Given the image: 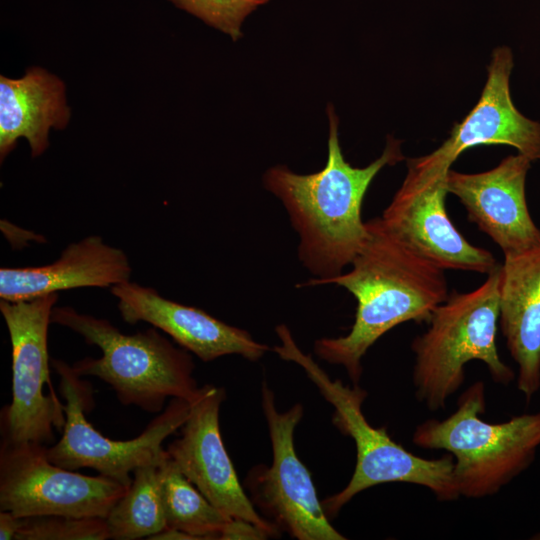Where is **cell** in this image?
Returning a JSON list of instances; mask_svg holds the SVG:
<instances>
[{"label": "cell", "mask_w": 540, "mask_h": 540, "mask_svg": "<svg viewBox=\"0 0 540 540\" xmlns=\"http://www.w3.org/2000/svg\"><path fill=\"white\" fill-rule=\"evenodd\" d=\"M366 226L368 238L349 272L302 284H336L355 297V320L348 334L314 344L318 357L342 365L353 384L362 376L363 356L381 336L404 322L428 323L449 296L444 269L390 231L380 217Z\"/></svg>", "instance_id": "6da1fadb"}, {"label": "cell", "mask_w": 540, "mask_h": 540, "mask_svg": "<svg viewBox=\"0 0 540 540\" xmlns=\"http://www.w3.org/2000/svg\"><path fill=\"white\" fill-rule=\"evenodd\" d=\"M328 159L312 174H297L287 166L269 168L265 188L279 198L300 239L298 255L316 279L341 274L365 244L369 232L361 218L364 196L378 172L404 159L400 141L388 137L381 156L359 168L348 163L338 138V118L331 104Z\"/></svg>", "instance_id": "7a4b0ae2"}, {"label": "cell", "mask_w": 540, "mask_h": 540, "mask_svg": "<svg viewBox=\"0 0 540 540\" xmlns=\"http://www.w3.org/2000/svg\"><path fill=\"white\" fill-rule=\"evenodd\" d=\"M281 345L274 347L280 358L299 365L334 408L333 424L351 437L356 447V464L348 484L338 493L321 501L328 518L360 492L393 482L410 483L429 489L439 501L460 497L454 479V458L449 453L426 459L415 455L395 442L386 427H373L362 411L367 392L358 384L332 380L317 362L300 350L286 325L276 327Z\"/></svg>", "instance_id": "3957f363"}, {"label": "cell", "mask_w": 540, "mask_h": 540, "mask_svg": "<svg viewBox=\"0 0 540 540\" xmlns=\"http://www.w3.org/2000/svg\"><path fill=\"white\" fill-rule=\"evenodd\" d=\"M51 323L69 328L100 348L101 357L83 358L72 369L80 377L94 376L107 383L125 406L160 413L167 399L192 401L199 391L191 355L155 327L124 334L110 321L69 306H54Z\"/></svg>", "instance_id": "277c9868"}, {"label": "cell", "mask_w": 540, "mask_h": 540, "mask_svg": "<svg viewBox=\"0 0 540 540\" xmlns=\"http://www.w3.org/2000/svg\"><path fill=\"white\" fill-rule=\"evenodd\" d=\"M500 274L498 265L476 289L449 294L434 310L427 330L414 338L413 386L428 410L446 407L464 383L470 361H482L497 384L507 386L515 379L496 344Z\"/></svg>", "instance_id": "5b68a950"}, {"label": "cell", "mask_w": 540, "mask_h": 540, "mask_svg": "<svg viewBox=\"0 0 540 540\" xmlns=\"http://www.w3.org/2000/svg\"><path fill=\"white\" fill-rule=\"evenodd\" d=\"M485 410V385L477 381L459 396L452 414L422 422L412 436L418 447L453 456L457 490L466 498L499 492L531 466L540 447V412L492 423L482 419Z\"/></svg>", "instance_id": "8992f818"}, {"label": "cell", "mask_w": 540, "mask_h": 540, "mask_svg": "<svg viewBox=\"0 0 540 540\" xmlns=\"http://www.w3.org/2000/svg\"><path fill=\"white\" fill-rule=\"evenodd\" d=\"M51 365L60 376L59 390L64 403L65 424L60 440L45 447L47 458L69 470L91 468L126 486L133 471L158 459L162 443L184 425L190 413V401L172 398L137 437L112 440L97 431L85 417L92 408V388L80 379L72 366L53 359Z\"/></svg>", "instance_id": "52a82bcc"}, {"label": "cell", "mask_w": 540, "mask_h": 540, "mask_svg": "<svg viewBox=\"0 0 540 540\" xmlns=\"http://www.w3.org/2000/svg\"><path fill=\"white\" fill-rule=\"evenodd\" d=\"M58 297L56 292L0 301L12 347V400L1 410L0 427L1 438L12 442L47 446L55 438L54 430L65 424L64 403L56 394L44 393L45 384L51 387L47 336Z\"/></svg>", "instance_id": "ba28073f"}, {"label": "cell", "mask_w": 540, "mask_h": 540, "mask_svg": "<svg viewBox=\"0 0 540 540\" xmlns=\"http://www.w3.org/2000/svg\"><path fill=\"white\" fill-rule=\"evenodd\" d=\"M45 447L1 438L0 511L20 518H106L129 486L101 474L87 476L60 467L47 458Z\"/></svg>", "instance_id": "9c48e42d"}, {"label": "cell", "mask_w": 540, "mask_h": 540, "mask_svg": "<svg viewBox=\"0 0 540 540\" xmlns=\"http://www.w3.org/2000/svg\"><path fill=\"white\" fill-rule=\"evenodd\" d=\"M262 408L272 444L271 466H255L248 474L251 501L280 531L298 540H344L329 522L319 501L310 471L299 459L294 431L303 417V406L277 410L274 394L262 384Z\"/></svg>", "instance_id": "30bf717a"}, {"label": "cell", "mask_w": 540, "mask_h": 540, "mask_svg": "<svg viewBox=\"0 0 540 540\" xmlns=\"http://www.w3.org/2000/svg\"><path fill=\"white\" fill-rule=\"evenodd\" d=\"M447 172L407 160L406 177L380 219L420 255L444 270L489 274L493 254L470 244L450 220L445 206Z\"/></svg>", "instance_id": "8fae6325"}, {"label": "cell", "mask_w": 540, "mask_h": 540, "mask_svg": "<svg viewBox=\"0 0 540 540\" xmlns=\"http://www.w3.org/2000/svg\"><path fill=\"white\" fill-rule=\"evenodd\" d=\"M222 388L207 384L190 401V413L180 437L166 451L183 475L221 512L277 537L280 530L262 517L246 495L224 446L220 425Z\"/></svg>", "instance_id": "7c38bea8"}, {"label": "cell", "mask_w": 540, "mask_h": 540, "mask_svg": "<svg viewBox=\"0 0 540 540\" xmlns=\"http://www.w3.org/2000/svg\"><path fill=\"white\" fill-rule=\"evenodd\" d=\"M531 160L523 154L509 155L496 167L480 173L449 170L448 193L459 198L468 219L487 234L504 255L540 246V229L528 210L525 182Z\"/></svg>", "instance_id": "4fadbf2b"}, {"label": "cell", "mask_w": 540, "mask_h": 540, "mask_svg": "<svg viewBox=\"0 0 540 540\" xmlns=\"http://www.w3.org/2000/svg\"><path fill=\"white\" fill-rule=\"evenodd\" d=\"M512 68L511 49L496 48L478 103L454 125L450 137L438 149L421 156L425 164L448 171L465 150L490 144L509 145L531 161L540 160V122L527 118L513 104L509 88Z\"/></svg>", "instance_id": "5bb4252c"}, {"label": "cell", "mask_w": 540, "mask_h": 540, "mask_svg": "<svg viewBox=\"0 0 540 540\" xmlns=\"http://www.w3.org/2000/svg\"><path fill=\"white\" fill-rule=\"evenodd\" d=\"M111 293L118 299L117 307L125 322L151 324L204 362L231 354L257 361L269 350L247 331L202 309L166 299L153 288L127 281L112 286Z\"/></svg>", "instance_id": "9a60e30c"}, {"label": "cell", "mask_w": 540, "mask_h": 540, "mask_svg": "<svg viewBox=\"0 0 540 540\" xmlns=\"http://www.w3.org/2000/svg\"><path fill=\"white\" fill-rule=\"evenodd\" d=\"M499 326L518 366L517 388L530 402L540 389V246L504 255Z\"/></svg>", "instance_id": "2e32d148"}, {"label": "cell", "mask_w": 540, "mask_h": 540, "mask_svg": "<svg viewBox=\"0 0 540 540\" xmlns=\"http://www.w3.org/2000/svg\"><path fill=\"white\" fill-rule=\"evenodd\" d=\"M132 268L125 252L89 236L68 245L60 257L43 266L0 269V298L8 301L80 287L107 288L130 281Z\"/></svg>", "instance_id": "e0dca14e"}, {"label": "cell", "mask_w": 540, "mask_h": 540, "mask_svg": "<svg viewBox=\"0 0 540 540\" xmlns=\"http://www.w3.org/2000/svg\"><path fill=\"white\" fill-rule=\"evenodd\" d=\"M70 119L65 85L40 67H31L20 78L0 75V158L25 138L32 157L48 147L50 128L63 129Z\"/></svg>", "instance_id": "ac0fdd59"}, {"label": "cell", "mask_w": 540, "mask_h": 540, "mask_svg": "<svg viewBox=\"0 0 540 540\" xmlns=\"http://www.w3.org/2000/svg\"><path fill=\"white\" fill-rule=\"evenodd\" d=\"M136 468L125 494L106 517L109 539L136 540L166 528L161 496V460Z\"/></svg>", "instance_id": "d6986e66"}, {"label": "cell", "mask_w": 540, "mask_h": 540, "mask_svg": "<svg viewBox=\"0 0 540 540\" xmlns=\"http://www.w3.org/2000/svg\"><path fill=\"white\" fill-rule=\"evenodd\" d=\"M166 527L195 539H221L233 518L216 508L177 468L166 449L161 460Z\"/></svg>", "instance_id": "ffe728a7"}, {"label": "cell", "mask_w": 540, "mask_h": 540, "mask_svg": "<svg viewBox=\"0 0 540 540\" xmlns=\"http://www.w3.org/2000/svg\"><path fill=\"white\" fill-rule=\"evenodd\" d=\"M106 518L38 515L21 518L15 540H106Z\"/></svg>", "instance_id": "44dd1931"}, {"label": "cell", "mask_w": 540, "mask_h": 540, "mask_svg": "<svg viewBox=\"0 0 540 540\" xmlns=\"http://www.w3.org/2000/svg\"><path fill=\"white\" fill-rule=\"evenodd\" d=\"M209 26L239 40L246 17L270 0H169Z\"/></svg>", "instance_id": "7402d4cb"}, {"label": "cell", "mask_w": 540, "mask_h": 540, "mask_svg": "<svg viewBox=\"0 0 540 540\" xmlns=\"http://www.w3.org/2000/svg\"><path fill=\"white\" fill-rule=\"evenodd\" d=\"M21 518L10 511H0V539L15 540Z\"/></svg>", "instance_id": "603a6c76"}, {"label": "cell", "mask_w": 540, "mask_h": 540, "mask_svg": "<svg viewBox=\"0 0 540 540\" xmlns=\"http://www.w3.org/2000/svg\"><path fill=\"white\" fill-rule=\"evenodd\" d=\"M530 539H533V540H540V531L535 533L534 535H532V537H530Z\"/></svg>", "instance_id": "cb8c5ba5"}]
</instances>
